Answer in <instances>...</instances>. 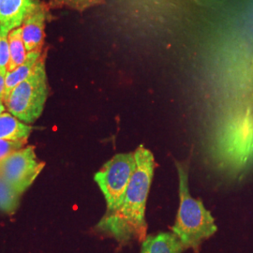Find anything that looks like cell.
Instances as JSON below:
<instances>
[{
  "label": "cell",
  "mask_w": 253,
  "mask_h": 253,
  "mask_svg": "<svg viewBox=\"0 0 253 253\" xmlns=\"http://www.w3.org/2000/svg\"><path fill=\"white\" fill-rule=\"evenodd\" d=\"M136 167L128 183L120 207L106 212L96 229L115 238L120 244L145 239L147 225L145 206L153 179L155 161L153 154L140 145L134 152Z\"/></svg>",
  "instance_id": "obj_1"
},
{
  "label": "cell",
  "mask_w": 253,
  "mask_h": 253,
  "mask_svg": "<svg viewBox=\"0 0 253 253\" xmlns=\"http://www.w3.org/2000/svg\"><path fill=\"white\" fill-rule=\"evenodd\" d=\"M179 179V208L172 226V234L177 236L186 249H199L203 241L217 232L214 217L200 199H194L189 190V166L175 162Z\"/></svg>",
  "instance_id": "obj_2"
},
{
  "label": "cell",
  "mask_w": 253,
  "mask_h": 253,
  "mask_svg": "<svg viewBox=\"0 0 253 253\" xmlns=\"http://www.w3.org/2000/svg\"><path fill=\"white\" fill-rule=\"evenodd\" d=\"M48 94L45 59L42 56L32 73L13 88L4 104L13 117L26 124H31L42 114Z\"/></svg>",
  "instance_id": "obj_3"
},
{
  "label": "cell",
  "mask_w": 253,
  "mask_h": 253,
  "mask_svg": "<svg viewBox=\"0 0 253 253\" xmlns=\"http://www.w3.org/2000/svg\"><path fill=\"white\" fill-rule=\"evenodd\" d=\"M135 167L134 152L118 154L95 173L94 180L107 204L106 212L114 211L120 207Z\"/></svg>",
  "instance_id": "obj_4"
},
{
  "label": "cell",
  "mask_w": 253,
  "mask_h": 253,
  "mask_svg": "<svg viewBox=\"0 0 253 253\" xmlns=\"http://www.w3.org/2000/svg\"><path fill=\"white\" fill-rule=\"evenodd\" d=\"M35 154V146L29 145L0 161V176L22 195L32 185L44 168Z\"/></svg>",
  "instance_id": "obj_5"
},
{
  "label": "cell",
  "mask_w": 253,
  "mask_h": 253,
  "mask_svg": "<svg viewBox=\"0 0 253 253\" xmlns=\"http://www.w3.org/2000/svg\"><path fill=\"white\" fill-rule=\"evenodd\" d=\"M41 4L39 0H0V35L8 36L21 27Z\"/></svg>",
  "instance_id": "obj_6"
},
{
  "label": "cell",
  "mask_w": 253,
  "mask_h": 253,
  "mask_svg": "<svg viewBox=\"0 0 253 253\" xmlns=\"http://www.w3.org/2000/svg\"><path fill=\"white\" fill-rule=\"evenodd\" d=\"M48 11L44 4H41L30 13L22 25V36L27 53H41L45 39V23Z\"/></svg>",
  "instance_id": "obj_7"
},
{
  "label": "cell",
  "mask_w": 253,
  "mask_h": 253,
  "mask_svg": "<svg viewBox=\"0 0 253 253\" xmlns=\"http://www.w3.org/2000/svg\"><path fill=\"white\" fill-rule=\"evenodd\" d=\"M121 2H125L128 7H140L141 9H147L151 14L154 11L160 15H165L169 12L174 13L175 10L181 11L183 7H187L191 4L199 5L203 3V0H121Z\"/></svg>",
  "instance_id": "obj_8"
},
{
  "label": "cell",
  "mask_w": 253,
  "mask_h": 253,
  "mask_svg": "<svg viewBox=\"0 0 253 253\" xmlns=\"http://www.w3.org/2000/svg\"><path fill=\"white\" fill-rule=\"evenodd\" d=\"M184 250V246L174 234L161 233L145 238L141 253H181Z\"/></svg>",
  "instance_id": "obj_9"
},
{
  "label": "cell",
  "mask_w": 253,
  "mask_h": 253,
  "mask_svg": "<svg viewBox=\"0 0 253 253\" xmlns=\"http://www.w3.org/2000/svg\"><path fill=\"white\" fill-rule=\"evenodd\" d=\"M33 127L21 122L9 113L0 116V140L27 141Z\"/></svg>",
  "instance_id": "obj_10"
},
{
  "label": "cell",
  "mask_w": 253,
  "mask_h": 253,
  "mask_svg": "<svg viewBox=\"0 0 253 253\" xmlns=\"http://www.w3.org/2000/svg\"><path fill=\"white\" fill-rule=\"evenodd\" d=\"M41 57H42L41 53H37V52L27 53V59L24 63L19 66L18 68H16L12 72H9V73L7 72L3 101L7 100L10 92L13 90L14 87H16L20 83L26 80L30 75V73H32L34 67L36 66L37 62L40 60Z\"/></svg>",
  "instance_id": "obj_11"
},
{
  "label": "cell",
  "mask_w": 253,
  "mask_h": 253,
  "mask_svg": "<svg viewBox=\"0 0 253 253\" xmlns=\"http://www.w3.org/2000/svg\"><path fill=\"white\" fill-rule=\"evenodd\" d=\"M9 46V62L7 72H12L27 59V52L22 36V27L11 30L8 35Z\"/></svg>",
  "instance_id": "obj_12"
},
{
  "label": "cell",
  "mask_w": 253,
  "mask_h": 253,
  "mask_svg": "<svg viewBox=\"0 0 253 253\" xmlns=\"http://www.w3.org/2000/svg\"><path fill=\"white\" fill-rule=\"evenodd\" d=\"M21 195L0 176V211L12 214L17 209Z\"/></svg>",
  "instance_id": "obj_13"
},
{
  "label": "cell",
  "mask_w": 253,
  "mask_h": 253,
  "mask_svg": "<svg viewBox=\"0 0 253 253\" xmlns=\"http://www.w3.org/2000/svg\"><path fill=\"white\" fill-rule=\"evenodd\" d=\"M51 3L57 7H66L69 9L84 11L91 7L100 5L104 0H50Z\"/></svg>",
  "instance_id": "obj_14"
},
{
  "label": "cell",
  "mask_w": 253,
  "mask_h": 253,
  "mask_svg": "<svg viewBox=\"0 0 253 253\" xmlns=\"http://www.w3.org/2000/svg\"><path fill=\"white\" fill-rule=\"evenodd\" d=\"M27 141H7L0 140V161L23 148Z\"/></svg>",
  "instance_id": "obj_15"
},
{
  "label": "cell",
  "mask_w": 253,
  "mask_h": 253,
  "mask_svg": "<svg viewBox=\"0 0 253 253\" xmlns=\"http://www.w3.org/2000/svg\"><path fill=\"white\" fill-rule=\"evenodd\" d=\"M9 62V46L8 36L0 35V69L8 68Z\"/></svg>",
  "instance_id": "obj_16"
},
{
  "label": "cell",
  "mask_w": 253,
  "mask_h": 253,
  "mask_svg": "<svg viewBox=\"0 0 253 253\" xmlns=\"http://www.w3.org/2000/svg\"><path fill=\"white\" fill-rule=\"evenodd\" d=\"M6 76H7V70L6 69H0V100H3L4 91H5Z\"/></svg>",
  "instance_id": "obj_17"
},
{
  "label": "cell",
  "mask_w": 253,
  "mask_h": 253,
  "mask_svg": "<svg viewBox=\"0 0 253 253\" xmlns=\"http://www.w3.org/2000/svg\"><path fill=\"white\" fill-rule=\"evenodd\" d=\"M5 110H6V106H5L4 102H3V100H0V116L5 113Z\"/></svg>",
  "instance_id": "obj_18"
},
{
  "label": "cell",
  "mask_w": 253,
  "mask_h": 253,
  "mask_svg": "<svg viewBox=\"0 0 253 253\" xmlns=\"http://www.w3.org/2000/svg\"><path fill=\"white\" fill-rule=\"evenodd\" d=\"M249 2H250V5L253 7V0H249Z\"/></svg>",
  "instance_id": "obj_19"
},
{
  "label": "cell",
  "mask_w": 253,
  "mask_h": 253,
  "mask_svg": "<svg viewBox=\"0 0 253 253\" xmlns=\"http://www.w3.org/2000/svg\"><path fill=\"white\" fill-rule=\"evenodd\" d=\"M203 1H204V0H203Z\"/></svg>",
  "instance_id": "obj_20"
}]
</instances>
